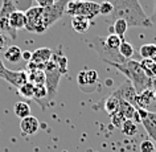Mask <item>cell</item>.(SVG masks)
I'll return each instance as SVG.
<instances>
[{"label":"cell","mask_w":156,"mask_h":152,"mask_svg":"<svg viewBox=\"0 0 156 152\" xmlns=\"http://www.w3.org/2000/svg\"><path fill=\"white\" fill-rule=\"evenodd\" d=\"M154 99H155V102H156V89L154 90Z\"/></svg>","instance_id":"cell-39"},{"label":"cell","mask_w":156,"mask_h":152,"mask_svg":"<svg viewBox=\"0 0 156 152\" xmlns=\"http://www.w3.org/2000/svg\"><path fill=\"white\" fill-rule=\"evenodd\" d=\"M120 128H122V132L124 135L127 136H134L136 132H138V127H136V123L134 122V120L131 119H124L122 126H120Z\"/></svg>","instance_id":"cell-28"},{"label":"cell","mask_w":156,"mask_h":152,"mask_svg":"<svg viewBox=\"0 0 156 152\" xmlns=\"http://www.w3.org/2000/svg\"><path fill=\"white\" fill-rule=\"evenodd\" d=\"M19 93H20V95L24 97V98L33 99V97H34V85L30 83L28 81V82L24 83L20 89H19Z\"/></svg>","instance_id":"cell-30"},{"label":"cell","mask_w":156,"mask_h":152,"mask_svg":"<svg viewBox=\"0 0 156 152\" xmlns=\"http://www.w3.org/2000/svg\"><path fill=\"white\" fill-rule=\"evenodd\" d=\"M5 72H7V68L4 66V64H3L2 58H0V78H4V76H5Z\"/></svg>","instance_id":"cell-37"},{"label":"cell","mask_w":156,"mask_h":152,"mask_svg":"<svg viewBox=\"0 0 156 152\" xmlns=\"http://www.w3.org/2000/svg\"><path fill=\"white\" fill-rule=\"evenodd\" d=\"M139 56L142 60L156 61V44H144L139 49Z\"/></svg>","instance_id":"cell-21"},{"label":"cell","mask_w":156,"mask_h":152,"mask_svg":"<svg viewBox=\"0 0 156 152\" xmlns=\"http://www.w3.org/2000/svg\"><path fill=\"white\" fill-rule=\"evenodd\" d=\"M111 119H112V123H114L115 127H120V126H122V123H123V120H124L122 116L118 114V112L112 114V115H111Z\"/></svg>","instance_id":"cell-34"},{"label":"cell","mask_w":156,"mask_h":152,"mask_svg":"<svg viewBox=\"0 0 156 152\" xmlns=\"http://www.w3.org/2000/svg\"><path fill=\"white\" fill-rule=\"evenodd\" d=\"M4 58L11 64H17L23 60V49L17 45H9L4 52Z\"/></svg>","instance_id":"cell-19"},{"label":"cell","mask_w":156,"mask_h":152,"mask_svg":"<svg viewBox=\"0 0 156 152\" xmlns=\"http://www.w3.org/2000/svg\"><path fill=\"white\" fill-rule=\"evenodd\" d=\"M151 23H152V28L156 29V0H154V13L150 16Z\"/></svg>","instance_id":"cell-36"},{"label":"cell","mask_w":156,"mask_h":152,"mask_svg":"<svg viewBox=\"0 0 156 152\" xmlns=\"http://www.w3.org/2000/svg\"><path fill=\"white\" fill-rule=\"evenodd\" d=\"M77 82L83 93H91L98 85V73L93 69L82 70L77 74Z\"/></svg>","instance_id":"cell-7"},{"label":"cell","mask_w":156,"mask_h":152,"mask_svg":"<svg viewBox=\"0 0 156 152\" xmlns=\"http://www.w3.org/2000/svg\"><path fill=\"white\" fill-rule=\"evenodd\" d=\"M86 44L98 54V57L103 62L111 65V64H123L126 61V58H123L120 56L119 50L110 49L105 42V37L101 36H93L86 38Z\"/></svg>","instance_id":"cell-3"},{"label":"cell","mask_w":156,"mask_h":152,"mask_svg":"<svg viewBox=\"0 0 156 152\" xmlns=\"http://www.w3.org/2000/svg\"><path fill=\"white\" fill-rule=\"evenodd\" d=\"M142 68L144 70V73L147 74L148 78L154 80L156 78V61H152V60H142L139 61Z\"/></svg>","instance_id":"cell-26"},{"label":"cell","mask_w":156,"mask_h":152,"mask_svg":"<svg viewBox=\"0 0 156 152\" xmlns=\"http://www.w3.org/2000/svg\"><path fill=\"white\" fill-rule=\"evenodd\" d=\"M114 93L119 97V99L127 101L128 103H131L132 106H135L136 108H138V104H136V95L138 94H136L134 86H132V83L128 80L124 81L116 90H114Z\"/></svg>","instance_id":"cell-9"},{"label":"cell","mask_w":156,"mask_h":152,"mask_svg":"<svg viewBox=\"0 0 156 152\" xmlns=\"http://www.w3.org/2000/svg\"><path fill=\"white\" fill-rule=\"evenodd\" d=\"M69 0H56L52 5L42 8V15H41V33L56 24L60 19L65 15V8Z\"/></svg>","instance_id":"cell-5"},{"label":"cell","mask_w":156,"mask_h":152,"mask_svg":"<svg viewBox=\"0 0 156 152\" xmlns=\"http://www.w3.org/2000/svg\"><path fill=\"white\" fill-rule=\"evenodd\" d=\"M152 102H155L154 90H152V89H147V90H144V91L140 93V94L136 95V104H138V108H144V110H147V108L152 104Z\"/></svg>","instance_id":"cell-16"},{"label":"cell","mask_w":156,"mask_h":152,"mask_svg":"<svg viewBox=\"0 0 156 152\" xmlns=\"http://www.w3.org/2000/svg\"><path fill=\"white\" fill-rule=\"evenodd\" d=\"M27 73H28V81L34 86L45 85V73L42 69H30Z\"/></svg>","instance_id":"cell-20"},{"label":"cell","mask_w":156,"mask_h":152,"mask_svg":"<svg viewBox=\"0 0 156 152\" xmlns=\"http://www.w3.org/2000/svg\"><path fill=\"white\" fill-rule=\"evenodd\" d=\"M111 66L126 76V78L132 83L136 94H140L147 89H152V80L147 77L139 61L126 60L123 64H111Z\"/></svg>","instance_id":"cell-2"},{"label":"cell","mask_w":156,"mask_h":152,"mask_svg":"<svg viewBox=\"0 0 156 152\" xmlns=\"http://www.w3.org/2000/svg\"><path fill=\"white\" fill-rule=\"evenodd\" d=\"M118 50H119L120 56H122L123 58H126V60H132V58L135 57V49H134V46H132L130 42L126 41V40L122 41V44H120Z\"/></svg>","instance_id":"cell-24"},{"label":"cell","mask_w":156,"mask_h":152,"mask_svg":"<svg viewBox=\"0 0 156 152\" xmlns=\"http://www.w3.org/2000/svg\"><path fill=\"white\" fill-rule=\"evenodd\" d=\"M41 15L42 7H29L25 11V29L32 33H41Z\"/></svg>","instance_id":"cell-8"},{"label":"cell","mask_w":156,"mask_h":152,"mask_svg":"<svg viewBox=\"0 0 156 152\" xmlns=\"http://www.w3.org/2000/svg\"><path fill=\"white\" fill-rule=\"evenodd\" d=\"M112 4V16L123 19L128 28H152L148 15L140 5L139 0H108Z\"/></svg>","instance_id":"cell-1"},{"label":"cell","mask_w":156,"mask_h":152,"mask_svg":"<svg viewBox=\"0 0 156 152\" xmlns=\"http://www.w3.org/2000/svg\"><path fill=\"white\" fill-rule=\"evenodd\" d=\"M140 123L143 124L144 130L150 135V138L154 140L156 144V112L155 111H147V114L143 116Z\"/></svg>","instance_id":"cell-12"},{"label":"cell","mask_w":156,"mask_h":152,"mask_svg":"<svg viewBox=\"0 0 156 152\" xmlns=\"http://www.w3.org/2000/svg\"><path fill=\"white\" fill-rule=\"evenodd\" d=\"M44 73H45V87H46V90H48L46 103H49V102H52L57 95L58 85H60L62 73L53 58H50V61L44 66Z\"/></svg>","instance_id":"cell-6"},{"label":"cell","mask_w":156,"mask_h":152,"mask_svg":"<svg viewBox=\"0 0 156 152\" xmlns=\"http://www.w3.org/2000/svg\"><path fill=\"white\" fill-rule=\"evenodd\" d=\"M101 7H99V15H103V16H107V15H111L112 13V4L108 0H105V2L99 3Z\"/></svg>","instance_id":"cell-31"},{"label":"cell","mask_w":156,"mask_h":152,"mask_svg":"<svg viewBox=\"0 0 156 152\" xmlns=\"http://www.w3.org/2000/svg\"><path fill=\"white\" fill-rule=\"evenodd\" d=\"M9 42H11V38L0 30V53L5 52V49L9 46Z\"/></svg>","instance_id":"cell-33"},{"label":"cell","mask_w":156,"mask_h":152,"mask_svg":"<svg viewBox=\"0 0 156 152\" xmlns=\"http://www.w3.org/2000/svg\"><path fill=\"white\" fill-rule=\"evenodd\" d=\"M119 103H120V99H119V97L116 95L114 91H112L111 94L107 97V98H105L103 102L101 101V106H102L105 108V111H106L107 114H110V115L115 114V112L118 111Z\"/></svg>","instance_id":"cell-15"},{"label":"cell","mask_w":156,"mask_h":152,"mask_svg":"<svg viewBox=\"0 0 156 152\" xmlns=\"http://www.w3.org/2000/svg\"><path fill=\"white\" fill-rule=\"evenodd\" d=\"M118 114L122 116L123 119H131L134 120L135 123H140L139 122V118H138V111H136V107L132 106L131 103H128L127 101H123L120 99V103H119V108H118Z\"/></svg>","instance_id":"cell-13"},{"label":"cell","mask_w":156,"mask_h":152,"mask_svg":"<svg viewBox=\"0 0 156 152\" xmlns=\"http://www.w3.org/2000/svg\"><path fill=\"white\" fill-rule=\"evenodd\" d=\"M33 99L36 101L37 103H40L42 108H45L44 102H46V99H48V90H46L45 85L34 86V97H33Z\"/></svg>","instance_id":"cell-22"},{"label":"cell","mask_w":156,"mask_h":152,"mask_svg":"<svg viewBox=\"0 0 156 152\" xmlns=\"http://www.w3.org/2000/svg\"><path fill=\"white\" fill-rule=\"evenodd\" d=\"M90 21L85 16H73L72 17V28L76 30L77 33H86L89 28H90Z\"/></svg>","instance_id":"cell-18"},{"label":"cell","mask_w":156,"mask_h":152,"mask_svg":"<svg viewBox=\"0 0 156 152\" xmlns=\"http://www.w3.org/2000/svg\"><path fill=\"white\" fill-rule=\"evenodd\" d=\"M123 40L124 38L119 37L118 34H115V33H110L107 37H105V42H106V45L110 49H114V50L119 49V46H120V44H122Z\"/></svg>","instance_id":"cell-29"},{"label":"cell","mask_w":156,"mask_h":152,"mask_svg":"<svg viewBox=\"0 0 156 152\" xmlns=\"http://www.w3.org/2000/svg\"><path fill=\"white\" fill-rule=\"evenodd\" d=\"M16 8V2L15 0H2V7H0V17H9V15L15 12Z\"/></svg>","instance_id":"cell-23"},{"label":"cell","mask_w":156,"mask_h":152,"mask_svg":"<svg viewBox=\"0 0 156 152\" xmlns=\"http://www.w3.org/2000/svg\"><path fill=\"white\" fill-rule=\"evenodd\" d=\"M140 152H156V144L151 140H143L140 144Z\"/></svg>","instance_id":"cell-32"},{"label":"cell","mask_w":156,"mask_h":152,"mask_svg":"<svg viewBox=\"0 0 156 152\" xmlns=\"http://www.w3.org/2000/svg\"><path fill=\"white\" fill-rule=\"evenodd\" d=\"M9 24L15 30L19 29H25V12H23L20 9H16L12 12L8 17Z\"/></svg>","instance_id":"cell-17"},{"label":"cell","mask_w":156,"mask_h":152,"mask_svg":"<svg viewBox=\"0 0 156 152\" xmlns=\"http://www.w3.org/2000/svg\"><path fill=\"white\" fill-rule=\"evenodd\" d=\"M36 2V4L38 7H42V8H45V7H49V5H52L56 0H34Z\"/></svg>","instance_id":"cell-35"},{"label":"cell","mask_w":156,"mask_h":152,"mask_svg":"<svg viewBox=\"0 0 156 152\" xmlns=\"http://www.w3.org/2000/svg\"><path fill=\"white\" fill-rule=\"evenodd\" d=\"M20 128L24 135H34L40 128V122L33 115H29L20 120Z\"/></svg>","instance_id":"cell-14"},{"label":"cell","mask_w":156,"mask_h":152,"mask_svg":"<svg viewBox=\"0 0 156 152\" xmlns=\"http://www.w3.org/2000/svg\"><path fill=\"white\" fill-rule=\"evenodd\" d=\"M8 83H11L12 86L20 89L23 85L28 82V73L25 70H11V69H7L5 72V76L4 78Z\"/></svg>","instance_id":"cell-11"},{"label":"cell","mask_w":156,"mask_h":152,"mask_svg":"<svg viewBox=\"0 0 156 152\" xmlns=\"http://www.w3.org/2000/svg\"><path fill=\"white\" fill-rule=\"evenodd\" d=\"M13 112L17 118L23 119V118H27V116L30 115V107H29V104L25 102H16L13 106Z\"/></svg>","instance_id":"cell-25"},{"label":"cell","mask_w":156,"mask_h":152,"mask_svg":"<svg viewBox=\"0 0 156 152\" xmlns=\"http://www.w3.org/2000/svg\"><path fill=\"white\" fill-rule=\"evenodd\" d=\"M52 54H53V52L49 48H38L30 54L29 62L33 64V65H36L38 69L44 70V66L50 61Z\"/></svg>","instance_id":"cell-10"},{"label":"cell","mask_w":156,"mask_h":152,"mask_svg":"<svg viewBox=\"0 0 156 152\" xmlns=\"http://www.w3.org/2000/svg\"><path fill=\"white\" fill-rule=\"evenodd\" d=\"M127 29H128V25L123 19H115L114 25L111 27V33H115V34H118L119 37L124 38V34H126Z\"/></svg>","instance_id":"cell-27"},{"label":"cell","mask_w":156,"mask_h":152,"mask_svg":"<svg viewBox=\"0 0 156 152\" xmlns=\"http://www.w3.org/2000/svg\"><path fill=\"white\" fill-rule=\"evenodd\" d=\"M30 54H32V53H29V52H23V58H24L25 61H28V62H29V60H30Z\"/></svg>","instance_id":"cell-38"},{"label":"cell","mask_w":156,"mask_h":152,"mask_svg":"<svg viewBox=\"0 0 156 152\" xmlns=\"http://www.w3.org/2000/svg\"><path fill=\"white\" fill-rule=\"evenodd\" d=\"M99 3L91 0H69L65 8V13L69 16H85L93 20L99 15Z\"/></svg>","instance_id":"cell-4"}]
</instances>
